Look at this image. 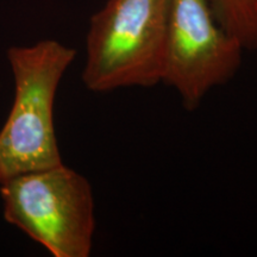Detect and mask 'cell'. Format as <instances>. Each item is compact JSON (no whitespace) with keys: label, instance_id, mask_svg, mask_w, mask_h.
Here are the masks:
<instances>
[{"label":"cell","instance_id":"obj_1","mask_svg":"<svg viewBox=\"0 0 257 257\" xmlns=\"http://www.w3.org/2000/svg\"><path fill=\"white\" fill-rule=\"evenodd\" d=\"M75 55V49L55 40L8 50L16 92L0 130V182L62 163L54 125V102L61 79Z\"/></svg>","mask_w":257,"mask_h":257},{"label":"cell","instance_id":"obj_2","mask_svg":"<svg viewBox=\"0 0 257 257\" xmlns=\"http://www.w3.org/2000/svg\"><path fill=\"white\" fill-rule=\"evenodd\" d=\"M170 0H107L92 16L82 81L88 91L161 83Z\"/></svg>","mask_w":257,"mask_h":257},{"label":"cell","instance_id":"obj_3","mask_svg":"<svg viewBox=\"0 0 257 257\" xmlns=\"http://www.w3.org/2000/svg\"><path fill=\"white\" fill-rule=\"evenodd\" d=\"M4 217L54 257H88L95 231L94 197L85 176L64 166L0 182Z\"/></svg>","mask_w":257,"mask_h":257},{"label":"cell","instance_id":"obj_4","mask_svg":"<svg viewBox=\"0 0 257 257\" xmlns=\"http://www.w3.org/2000/svg\"><path fill=\"white\" fill-rule=\"evenodd\" d=\"M244 50L208 0H170L161 83L178 93L186 111H195L212 89L236 76Z\"/></svg>","mask_w":257,"mask_h":257},{"label":"cell","instance_id":"obj_5","mask_svg":"<svg viewBox=\"0 0 257 257\" xmlns=\"http://www.w3.org/2000/svg\"><path fill=\"white\" fill-rule=\"evenodd\" d=\"M221 27L245 50H257V0H208Z\"/></svg>","mask_w":257,"mask_h":257}]
</instances>
